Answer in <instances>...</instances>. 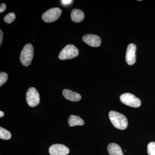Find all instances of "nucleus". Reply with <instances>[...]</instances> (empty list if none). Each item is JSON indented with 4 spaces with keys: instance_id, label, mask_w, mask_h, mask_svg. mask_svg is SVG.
I'll return each mask as SVG.
<instances>
[{
    "instance_id": "1",
    "label": "nucleus",
    "mask_w": 155,
    "mask_h": 155,
    "mask_svg": "<svg viewBox=\"0 0 155 155\" xmlns=\"http://www.w3.org/2000/svg\"><path fill=\"white\" fill-rule=\"evenodd\" d=\"M109 118L112 124L119 130H125L127 127V118L123 114L116 111H111L109 113Z\"/></svg>"
},
{
    "instance_id": "2",
    "label": "nucleus",
    "mask_w": 155,
    "mask_h": 155,
    "mask_svg": "<svg viewBox=\"0 0 155 155\" xmlns=\"http://www.w3.org/2000/svg\"><path fill=\"white\" fill-rule=\"evenodd\" d=\"M34 56L33 46L30 44L25 45L20 54V59L23 66L28 67L30 65Z\"/></svg>"
},
{
    "instance_id": "3",
    "label": "nucleus",
    "mask_w": 155,
    "mask_h": 155,
    "mask_svg": "<svg viewBox=\"0 0 155 155\" xmlns=\"http://www.w3.org/2000/svg\"><path fill=\"white\" fill-rule=\"evenodd\" d=\"M78 50L72 45H68L61 51L59 58L61 60H69L76 58L78 55Z\"/></svg>"
},
{
    "instance_id": "4",
    "label": "nucleus",
    "mask_w": 155,
    "mask_h": 155,
    "mask_svg": "<svg viewBox=\"0 0 155 155\" xmlns=\"http://www.w3.org/2000/svg\"><path fill=\"white\" fill-rule=\"evenodd\" d=\"M121 101L126 105L133 107H139L141 105V101L134 95L125 93L120 97Z\"/></svg>"
},
{
    "instance_id": "5",
    "label": "nucleus",
    "mask_w": 155,
    "mask_h": 155,
    "mask_svg": "<svg viewBox=\"0 0 155 155\" xmlns=\"http://www.w3.org/2000/svg\"><path fill=\"white\" fill-rule=\"evenodd\" d=\"M26 101L28 105L34 107L38 105L40 103L39 94L37 90L31 87L28 89L26 94Z\"/></svg>"
},
{
    "instance_id": "6",
    "label": "nucleus",
    "mask_w": 155,
    "mask_h": 155,
    "mask_svg": "<svg viewBox=\"0 0 155 155\" xmlns=\"http://www.w3.org/2000/svg\"><path fill=\"white\" fill-rule=\"evenodd\" d=\"M62 11V10L59 8L50 9L43 14L42 18L46 22L49 23L54 22L60 17Z\"/></svg>"
},
{
    "instance_id": "7",
    "label": "nucleus",
    "mask_w": 155,
    "mask_h": 155,
    "mask_svg": "<svg viewBox=\"0 0 155 155\" xmlns=\"http://www.w3.org/2000/svg\"><path fill=\"white\" fill-rule=\"evenodd\" d=\"M51 155H67L69 150L67 147L61 144H55L51 146L49 150Z\"/></svg>"
},
{
    "instance_id": "8",
    "label": "nucleus",
    "mask_w": 155,
    "mask_h": 155,
    "mask_svg": "<svg viewBox=\"0 0 155 155\" xmlns=\"http://www.w3.org/2000/svg\"><path fill=\"white\" fill-rule=\"evenodd\" d=\"M136 47L133 44H130L127 46L126 54V61L128 65H132L136 62Z\"/></svg>"
},
{
    "instance_id": "9",
    "label": "nucleus",
    "mask_w": 155,
    "mask_h": 155,
    "mask_svg": "<svg viewBox=\"0 0 155 155\" xmlns=\"http://www.w3.org/2000/svg\"><path fill=\"white\" fill-rule=\"evenodd\" d=\"M82 39L85 43L92 47H99L101 42L99 37L94 35H86L83 37Z\"/></svg>"
},
{
    "instance_id": "10",
    "label": "nucleus",
    "mask_w": 155,
    "mask_h": 155,
    "mask_svg": "<svg viewBox=\"0 0 155 155\" xmlns=\"http://www.w3.org/2000/svg\"><path fill=\"white\" fill-rule=\"evenodd\" d=\"M63 94L65 98L71 101H78L81 99V96L79 94L68 89H64Z\"/></svg>"
},
{
    "instance_id": "11",
    "label": "nucleus",
    "mask_w": 155,
    "mask_h": 155,
    "mask_svg": "<svg viewBox=\"0 0 155 155\" xmlns=\"http://www.w3.org/2000/svg\"><path fill=\"white\" fill-rule=\"evenodd\" d=\"M107 150L110 155H124L121 147L116 143H110L108 145Z\"/></svg>"
},
{
    "instance_id": "12",
    "label": "nucleus",
    "mask_w": 155,
    "mask_h": 155,
    "mask_svg": "<svg viewBox=\"0 0 155 155\" xmlns=\"http://www.w3.org/2000/svg\"><path fill=\"white\" fill-rule=\"evenodd\" d=\"M71 19L73 22H80L84 18V14L83 11L79 9H75L72 10L71 14Z\"/></svg>"
},
{
    "instance_id": "13",
    "label": "nucleus",
    "mask_w": 155,
    "mask_h": 155,
    "mask_svg": "<svg viewBox=\"0 0 155 155\" xmlns=\"http://www.w3.org/2000/svg\"><path fill=\"white\" fill-rule=\"evenodd\" d=\"M68 123L71 127L76 126V125H83L84 124V121L80 118L79 116L71 115L69 116L68 119Z\"/></svg>"
},
{
    "instance_id": "14",
    "label": "nucleus",
    "mask_w": 155,
    "mask_h": 155,
    "mask_svg": "<svg viewBox=\"0 0 155 155\" xmlns=\"http://www.w3.org/2000/svg\"><path fill=\"white\" fill-rule=\"evenodd\" d=\"M11 136L12 135L10 131L3 127H0V138L8 140L11 138Z\"/></svg>"
},
{
    "instance_id": "15",
    "label": "nucleus",
    "mask_w": 155,
    "mask_h": 155,
    "mask_svg": "<svg viewBox=\"0 0 155 155\" xmlns=\"http://www.w3.org/2000/svg\"><path fill=\"white\" fill-rule=\"evenodd\" d=\"M15 18H16V15L14 13H11L5 16L4 20L7 23L10 24L15 20Z\"/></svg>"
},
{
    "instance_id": "16",
    "label": "nucleus",
    "mask_w": 155,
    "mask_h": 155,
    "mask_svg": "<svg viewBox=\"0 0 155 155\" xmlns=\"http://www.w3.org/2000/svg\"><path fill=\"white\" fill-rule=\"evenodd\" d=\"M148 155H155V142L150 143L147 146Z\"/></svg>"
},
{
    "instance_id": "17",
    "label": "nucleus",
    "mask_w": 155,
    "mask_h": 155,
    "mask_svg": "<svg viewBox=\"0 0 155 155\" xmlns=\"http://www.w3.org/2000/svg\"><path fill=\"white\" fill-rule=\"evenodd\" d=\"M8 79V75L6 72H1L0 73V86L6 83Z\"/></svg>"
},
{
    "instance_id": "18",
    "label": "nucleus",
    "mask_w": 155,
    "mask_h": 155,
    "mask_svg": "<svg viewBox=\"0 0 155 155\" xmlns=\"http://www.w3.org/2000/svg\"><path fill=\"white\" fill-rule=\"evenodd\" d=\"M73 2L72 0H62L61 1V2L64 5L67 6L70 5Z\"/></svg>"
},
{
    "instance_id": "19",
    "label": "nucleus",
    "mask_w": 155,
    "mask_h": 155,
    "mask_svg": "<svg viewBox=\"0 0 155 155\" xmlns=\"http://www.w3.org/2000/svg\"><path fill=\"white\" fill-rule=\"evenodd\" d=\"M6 9V5L5 4L3 3L0 6V13H2Z\"/></svg>"
},
{
    "instance_id": "20",
    "label": "nucleus",
    "mask_w": 155,
    "mask_h": 155,
    "mask_svg": "<svg viewBox=\"0 0 155 155\" xmlns=\"http://www.w3.org/2000/svg\"><path fill=\"white\" fill-rule=\"evenodd\" d=\"M3 37V33L2 31V30H0V45H2V42Z\"/></svg>"
},
{
    "instance_id": "21",
    "label": "nucleus",
    "mask_w": 155,
    "mask_h": 155,
    "mask_svg": "<svg viewBox=\"0 0 155 155\" xmlns=\"http://www.w3.org/2000/svg\"><path fill=\"white\" fill-rule=\"evenodd\" d=\"M4 115H5V114L3 112H2V111H0V117L1 118L3 117L4 116Z\"/></svg>"
}]
</instances>
